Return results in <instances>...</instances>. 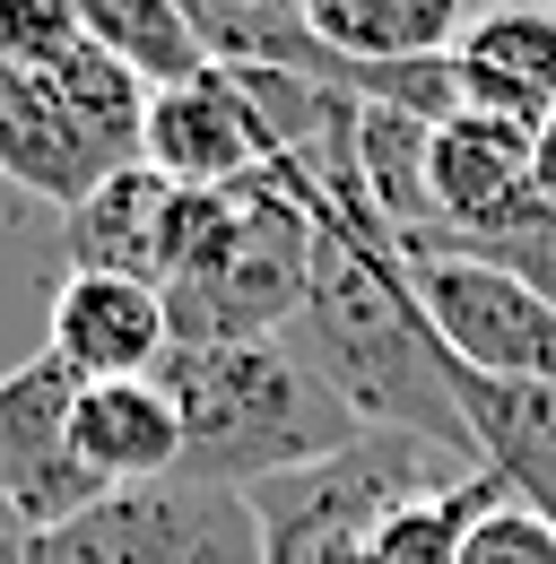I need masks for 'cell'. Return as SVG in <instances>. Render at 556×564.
<instances>
[{
	"mask_svg": "<svg viewBox=\"0 0 556 564\" xmlns=\"http://www.w3.org/2000/svg\"><path fill=\"white\" fill-rule=\"evenodd\" d=\"M287 339L356 409V425L417 434V443H435V452L479 469L470 417H461V365L435 339L400 252H374L348 226L313 217V295H304V322Z\"/></svg>",
	"mask_w": 556,
	"mask_h": 564,
	"instance_id": "6da1fadb",
	"label": "cell"
},
{
	"mask_svg": "<svg viewBox=\"0 0 556 564\" xmlns=\"http://www.w3.org/2000/svg\"><path fill=\"white\" fill-rule=\"evenodd\" d=\"M183 409V478L253 495L348 452L365 425L340 391L304 365L296 339H244V348H174L157 373Z\"/></svg>",
	"mask_w": 556,
	"mask_h": 564,
	"instance_id": "7a4b0ae2",
	"label": "cell"
},
{
	"mask_svg": "<svg viewBox=\"0 0 556 564\" xmlns=\"http://www.w3.org/2000/svg\"><path fill=\"white\" fill-rule=\"evenodd\" d=\"M304 295H313V217L296 209L278 174H261L235 183L217 235L165 286V322L174 348H244V339H287L304 322Z\"/></svg>",
	"mask_w": 556,
	"mask_h": 564,
	"instance_id": "3957f363",
	"label": "cell"
},
{
	"mask_svg": "<svg viewBox=\"0 0 556 564\" xmlns=\"http://www.w3.org/2000/svg\"><path fill=\"white\" fill-rule=\"evenodd\" d=\"M400 270H409L417 304L435 322V339L452 348L461 373H495V382H556V286L522 279V270H495L470 261L435 235L400 243Z\"/></svg>",
	"mask_w": 556,
	"mask_h": 564,
	"instance_id": "277c9868",
	"label": "cell"
},
{
	"mask_svg": "<svg viewBox=\"0 0 556 564\" xmlns=\"http://www.w3.org/2000/svg\"><path fill=\"white\" fill-rule=\"evenodd\" d=\"M35 564H261V521L226 487L157 478L96 495L62 530H35Z\"/></svg>",
	"mask_w": 556,
	"mask_h": 564,
	"instance_id": "5b68a950",
	"label": "cell"
},
{
	"mask_svg": "<svg viewBox=\"0 0 556 564\" xmlns=\"http://www.w3.org/2000/svg\"><path fill=\"white\" fill-rule=\"evenodd\" d=\"M70 400H78V373L62 356H26L0 373V495L35 530H62L105 495L70 460Z\"/></svg>",
	"mask_w": 556,
	"mask_h": 564,
	"instance_id": "8992f818",
	"label": "cell"
},
{
	"mask_svg": "<svg viewBox=\"0 0 556 564\" xmlns=\"http://www.w3.org/2000/svg\"><path fill=\"white\" fill-rule=\"evenodd\" d=\"M139 165H157L165 183H192V192L261 183L270 174V140H261V113L244 105L235 70L209 62L183 87H157L148 96V122H139Z\"/></svg>",
	"mask_w": 556,
	"mask_h": 564,
	"instance_id": "52a82bcc",
	"label": "cell"
},
{
	"mask_svg": "<svg viewBox=\"0 0 556 564\" xmlns=\"http://www.w3.org/2000/svg\"><path fill=\"white\" fill-rule=\"evenodd\" d=\"M44 356H62L78 382H139V373H165V356H174L165 286L105 279V270H70V279L53 286Z\"/></svg>",
	"mask_w": 556,
	"mask_h": 564,
	"instance_id": "ba28073f",
	"label": "cell"
},
{
	"mask_svg": "<svg viewBox=\"0 0 556 564\" xmlns=\"http://www.w3.org/2000/svg\"><path fill=\"white\" fill-rule=\"evenodd\" d=\"M62 252L70 270L165 286L183 252V183H165L157 165H114L78 209H62Z\"/></svg>",
	"mask_w": 556,
	"mask_h": 564,
	"instance_id": "9c48e42d",
	"label": "cell"
},
{
	"mask_svg": "<svg viewBox=\"0 0 556 564\" xmlns=\"http://www.w3.org/2000/svg\"><path fill=\"white\" fill-rule=\"evenodd\" d=\"M452 87L470 113L531 122L556 105V0H487L470 9L461 44H452Z\"/></svg>",
	"mask_w": 556,
	"mask_h": 564,
	"instance_id": "30bf717a",
	"label": "cell"
},
{
	"mask_svg": "<svg viewBox=\"0 0 556 564\" xmlns=\"http://www.w3.org/2000/svg\"><path fill=\"white\" fill-rule=\"evenodd\" d=\"M70 460L105 495L183 478V409H174V391L157 373H139V382H78V400H70Z\"/></svg>",
	"mask_w": 556,
	"mask_h": 564,
	"instance_id": "8fae6325",
	"label": "cell"
},
{
	"mask_svg": "<svg viewBox=\"0 0 556 564\" xmlns=\"http://www.w3.org/2000/svg\"><path fill=\"white\" fill-rule=\"evenodd\" d=\"M105 174H114V156L70 122V105L35 70H18V62L0 53V183L35 192V200H53V209H78Z\"/></svg>",
	"mask_w": 556,
	"mask_h": 564,
	"instance_id": "7c38bea8",
	"label": "cell"
},
{
	"mask_svg": "<svg viewBox=\"0 0 556 564\" xmlns=\"http://www.w3.org/2000/svg\"><path fill=\"white\" fill-rule=\"evenodd\" d=\"M461 417H470V452L504 487V503H531L539 521H556V382L461 373Z\"/></svg>",
	"mask_w": 556,
	"mask_h": 564,
	"instance_id": "4fadbf2b",
	"label": "cell"
},
{
	"mask_svg": "<svg viewBox=\"0 0 556 564\" xmlns=\"http://www.w3.org/2000/svg\"><path fill=\"white\" fill-rule=\"evenodd\" d=\"M296 18L340 62H435L461 44L470 0H296Z\"/></svg>",
	"mask_w": 556,
	"mask_h": 564,
	"instance_id": "5bb4252c",
	"label": "cell"
},
{
	"mask_svg": "<svg viewBox=\"0 0 556 564\" xmlns=\"http://www.w3.org/2000/svg\"><path fill=\"white\" fill-rule=\"evenodd\" d=\"M78 26H87V44H105L148 96L209 70V44H201V26H192L183 0H78Z\"/></svg>",
	"mask_w": 556,
	"mask_h": 564,
	"instance_id": "9a60e30c",
	"label": "cell"
},
{
	"mask_svg": "<svg viewBox=\"0 0 556 564\" xmlns=\"http://www.w3.org/2000/svg\"><path fill=\"white\" fill-rule=\"evenodd\" d=\"M495 503H504V487H495L487 469L443 478V487H426L417 503H400V512L374 530V564H461V539L479 530Z\"/></svg>",
	"mask_w": 556,
	"mask_h": 564,
	"instance_id": "2e32d148",
	"label": "cell"
},
{
	"mask_svg": "<svg viewBox=\"0 0 556 564\" xmlns=\"http://www.w3.org/2000/svg\"><path fill=\"white\" fill-rule=\"evenodd\" d=\"M78 44H87L78 0H0V53H9L18 70H53Z\"/></svg>",
	"mask_w": 556,
	"mask_h": 564,
	"instance_id": "e0dca14e",
	"label": "cell"
},
{
	"mask_svg": "<svg viewBox=\"0 0 556 564\" xmlns=\"http://www.w3.org/2000/svg\"><path fill=\"white\" fill-rule=\"evenodd\" d=\"M461 564H556V521H539L531 503H495L461 539Z\"/></svg>",
	"mask_w": 556,
	"mask_h": 564,
	"instance_id": "ac0fdd59",
	"label": "cell"
},
{
	"mask_svg": "<svg viewBox=\"0 0 556 564\" xmlns=\"http://www.w3.org/2000/svg\"><path fill=\"white\" fill-rule=\"evenodd\" d=\"M531 183H539V200L556 209V105L539 113V131H531Z\"/></svg>",
	"mask_w": 556,
	"mask_h": 564,
	"instance_id": "d6986e66",
	"label": "cell"
},
{
	"mask_svg": "<svg viewBox=\"0 0 556 564\" xmlns=\"http://www.w3.org/2000/svg\"><path fill=\"white\" fill-rule=\"evenodd\" d=\"M0 564H35V521L0 495Z\"/></svg>",
	"mask_w": 556,
	"mask_h": 564,
	"instance_id": "ffe728a7",
	"label": "cell"
},
{
	"mask_svg": "<svg viewBox=\"0 0 556 564\" xmlns=\"http://www.w3.org/2000/svg\"><path fill=\"white\" fill-rule=\"evenodd\" d=\"M183 9H278V0H183Z\"/></svg>",
	"mask_w": 556,
	"mask_h": 564,
	"instance_id": "44dd1931",
	"label": "cell"
}]
</instances>
